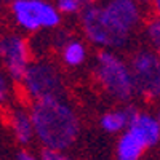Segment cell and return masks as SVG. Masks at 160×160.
I'll list each match as a JSON object with an SVG mask.
<instances>
[{"instance_id":"1","label":"cell","mask_w":160,"mask_h":160,"mask_svg":"<svg viewBox=\"0 0 160 160\" xmlns=\"http://www.w3.org/2000/svg\"><path fill=\"white\" fill-rule=\"evenodd\" d=\"M32 125L47 149L61 151L75 141L78 120L75 112L59 99H40L32 108Z\"/></svg>"},{"instance_id":"2","label":"cell","mask_w":160,"mask_h":160,"mask_svg":"<svg viewBox=\"0 0 160 160\" xmlns=\"http://www.w3.org/2000/svg\"><path fill=\"white\" fill-rule=\"evenodd\" d=\"M96 78L99 85L118 101H127L136 91L135 80H133L131 69L115 56L114 53L101 51L98 55Z\"/></svg>"},{"instance_id":"3","label":"cell","mask_w":160,"mask_h":160,"mask_svg":"<svg viewBox=\"0 0 160 160\" xmlns=\"http://www.w3.org/2000/svg\"><path fill=\"white\" fill-rule=\"evenodd\" d=\"M82 26L87 37L93 43L106 47H123L128 42L130 34L120 29L108 16L101 7L88 5L82 11Z\"/></svg>"},{"instance_id":"4","label":"cell","mask_w":160,"mask_h":160,"mask_svg":"<svg viewBox=\"0 0 160 160\" xmlns=\"http://www.w3.org/2000/svg\"><path fill=\"white\" fill-rule=\"evenodd\" d=\"M130 69L136 91L146 99L160 98V56L151 50H139L131 56Z\"/></svg>"},{"instance_id":"5","label":"cell","mask_w":160,"mask_h":160,"mask_svg":"<svg viewBox=\"0 0 160 160\" xmlns=\"http://www.w3.org/2000/svg\"><path fill=\"white\" fill-rule=\"evenodd\" d=\"M24 85L29 95L40 99H59L64 93V85L58 71L50 64L29 66L24 75Z\"/></svg>"},{"instance_id":"6","label":"cell","mask_w":160,"mask_h":160,"mask_svg":"<svg viewBox=\"0 0 160 160\" xmlns=\"http://www.w3.org/2000/svg\"><path fill=\"white\" fill-rule=\"evenodd\" d=\"M11 8L18 22L28 31L55 28L59 24L58 11L42 0H13Z\"/></svg>"},{"instance_id":"7","label":"cell","mask_w":160,"mask_h":160,"mask_svg":"<svg viewBox=\"0 0 160 160\" xmlns=\"http://www.w3.org/2000/svg\"><path fill=\"white\" fill-rule=\"evenodd\" d=\"M0 56L5 61V66L16 82L24 80L26 71H28L29 61V50L22 38L16 35H8L0 38Z\"/></svg>"},{"instance_id":"8","label":"cell","mask_w":160,"mask_h":160,"mask_svg":"<svg viewBox=\"0 0 160 160\" xmlns=\"http://www.w3.org/2000/svg\"><path fill=\"white\" fill-rule=\"evenodd\" d=\"M108 16L125 32H131L141 21L139 7L135 0H111L104 7Z\"/></svg>"},{"instance_id":"9","label":"cell","mask_w":160,"mask_h":160,"mask_svg":"<svg viewBox=\"0 0 160 160\" xmlns=\"http://www.w3.org/2000/svg\"><path fill=\"white\" fill-rule=\"evenodd\" d=\"M130 131L136 138H139L144 142L146 148H148V146H154L158 141V138H160V123L155 118L141 114L136 122L130 125Z\"/></svg>"},{"instance_id":"10","label":"cell","mask_w":160,"mask_h":160,"mask_svg":"<svg viewBox=\"0 0 160 160\" xmlns=\"http://www.w3.org/2000/svg\"><path fill=\"white\" fill-rule=\"evenodd\" d=\"M144 149H146L144 142L128 130L118 141L117 155H118V160H138Z\"/></svg>"},{"instance_id":"11","label":"cell","mask_w":160,"mask_h":160,"mask_svg":"<svg viewBox=\"0 0 160 160\" xmlns=\"http://www.w3.org/2000/svg\"><path fill=\"white\" fill-rule=\"evenodd\" d=\"M11 125L13 130H15V135L18 138L19 142L22 144H28L32 138V118L26 114L24 111H16L13 114L11 118Z\"/></svg>"},{"instance_id":"12","label":"cell","mask_w":160,"mask_h":160,"mask_svg":"<svg viewBox=\"0 0 160 160\" xmlns=\"http://www.w3.org/2000/svg\"><path fill=\"white\" fill-rule=\"evenodd\" d=\"M62 56L69 66H78L85 59V48L80 42H69L62 48Z\"/></svg>"},{"instance_id":"13","label":"cell","mask_w":160,"mask_h":160,"mask_svg":"<svg viewBox=\"0 0 160 160\" xmlns=\"http://www.w3.org/2000/svg\"><path fill=\"white\" fill-rule=\"evenodd\" d=\"M101 125L104 127V130L114 133V131L122 130L125 125H128V120H127V115H125L123 111L109 112V114H106V115L101 118Z\"/></svg>"},{"instance_id":"14","label":"cell","mask_w":160,"mask_h":160,"mask_svg":"<svg viewBox=\"0 0 160 160\" xmlns=\"http://www.w3.org/2000/svg\"><path fill=\"white\" fill-rule=\"evenodd\" d=\"M148 37H149V42L151 45L154 47L155 53L160 56V18L157 19H152L149 24H148Z\"/></svg>"},{"instance_id":"15","label":"cell","mask_w":160,"mask_h":160,"mask_svg":"<svg viewBox=\"0 0 160 160\" xmlns=\"http://www.w3.org/2000/svg\"><path fill=\"white\" fill-rule=\"evenodd\" d=\"M83 0H58V8L64 13H74L80 10Z\"/></svg>"},{"instance_id":"16","label":"cell","mask_w":160,"mask_h":160,"mask_svg":"<svg viewBox=\"0 0 160 160\" xmlns=\"http://www.w3.org/2000/svg\"><path fill=\"white\" fill-rule=\"evenodd\" d=\"M42 160H71L66 155H62L59 151H53V149H43L42 151Z\"/></svg>"},{"instance_id":"17","label":"cell","mask_w":160,"mask_h":160,"mask_svg":"<svg viewBox=\"0 0 160 160\" xmlns=\"http://www.w3.org/2000/svg\"><path fill=\"white\" fill-rule=\"evenodd\" d=\"M5 98H7V87H5L3 78L0 77V101H3Z\"/></svg>"},{"instance_id":"18","label":"cell","mask_w":160,"mask_h":160,"mask_svg":"<svg viewBox=\"0 0 160 160\" xmlns=\"http://www.w3.org/2000/svg\"><path fill=\"white\" fill-rule=\"evenodd\" d=\"M18 160H35L29 152H24V151H21L19 154H18Z\"/></svg>"},{"instance_id":"19","label":"cell","mask_w":160,"mask_h":160,"mask_svg":"<svg viewBox=\"0 0 160 160\" xmlns=\"http://www.w3.org/2000/svg\"><path fill=\"white\" fill-rule=\"evenodd\" d=\"M152 3H154V10H155V13H157L158 18H160V0H152Z\"/></svg>"},{"instance_id":"20","label":"cell","mask_w":160,"mask_h":160,"mask_svg":"<svg viewBox=\"0 0 160 160\" xmlns=\"http://www.w3.org/2000/svg\"><path fill=\"white\" fill-rule=\"evenodd\" d=\"M135 2H148V0H135Z\"/></svg>"},{"instance_id":"21","label":"cell","mask_w":160,"mask_h":160,"mask_svg":"<svg viewBox=\"0 0 160 160\" xmlns=\"http://www.w3.org/2000/svg\"><path fill=\"white\" fill-rule=\"evenodd\" d=\"M158 123H160V114H158Z\"/></svg>"},{"instance_id":"22","label":"cell","mask_w":160,"mask_h":160,"mask_svg":"<svg viewBox=\"0 0 160 160\" xmlns=\"http://www.w3.org/2000/svg\"><path fill=\"white\" fill-rule=\"evenodd\" d=\"M90 2H96V0H90Z\"/></svg>"}]
</instances>
